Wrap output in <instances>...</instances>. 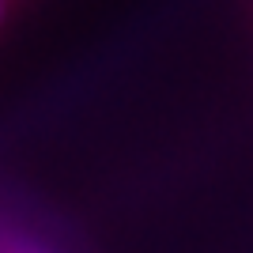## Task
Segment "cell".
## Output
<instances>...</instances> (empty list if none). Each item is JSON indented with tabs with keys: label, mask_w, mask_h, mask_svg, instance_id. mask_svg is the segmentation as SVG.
<instances>
[{
	"label": "cell",
	"mask_w": 253,
	"mask_h": 253,
	"mask_svg": "<svg viewBox=\"0 0 253 253\" xmlns=\"http://www.w3.org/2000/svg\"><path fill=\"white\" fill-rule=\"evenodd\" d=\"M0 253H76L72 246L57 238L49 227L23 223L8 211H0Z\"/></svg>",
	"instance_id": "6da1fadb"
}]
</instances>
